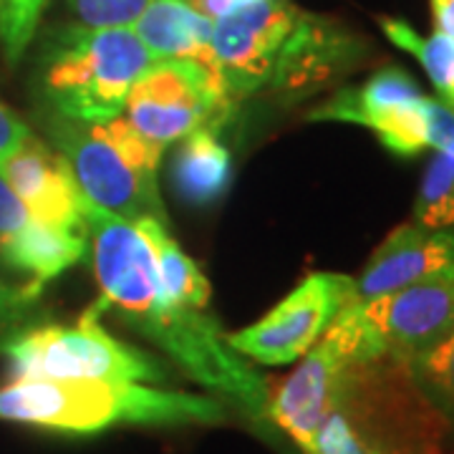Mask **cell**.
<instances>
[{
	"mask_svg": "<svg viewBox=\"0 0 454 454\" xmlns=\"http://www.w3.org/2000/svg\"><path fill=\"white\" fill-rule=\"evenodd\" d=\"M74 23L89 28H131L152 0H64Z\"/></svg>",
	"mask_w": 454,
	"mask_h": 454,
	"instance_id": "cell-22",
	"label": "cell"
},
{
	"mask_svg": "<svg viewBox=\"0 0 454 454\" xmlns=\"http://www.w3.org/2000/svg\"><path fill=\"white\" fill-rule=\"evenodd\" d=\"M424 116H427V146L454 160V109L442 104L439 98L427 97Z\"/></svg>",
	"mask_w": 454,
	"mask_h": 454,
	"instance_id": "cell-24",
	"label": "cell"
},
{
	"mask_svg": "<svg viewBox=\"0 0 454 454\" xmlns=\"http://www.w3.org/2000/svg\"><path fill=\"white\" fill-rule=\"evenodd\" d=\"M51 139L89 205L129 223L152 217L167 225L157 182L164 146L134 129L127 116L89 124L53 114Z\"/></svg>",
	"mask_w": 454,
	"mask_h": 454,
	"instance_id": "cell-5",
	"label": "cell"
},
{
	"mask_svg": "<svg viewBox=\"0 0 454 454\" xmlns=\"http://www.w3.org/2000/svg\"><path fill=\"white\" fill-rule=\"evenodd\" d=\"M152 61L131 28L68 23L43 41L38 86L56 116L98 124L124 112L131 86Z\"/></svg>",
	"mask_w": 454,
	"mask_h": 454,
	"instance_id": "cell-4",
	"label": "cell"
},
{
	"mask_svg": "<svg viewBox=\"0 0 454 454\" xmlns=\"http://www.w3.org/2000/svg\"><path fill=\"white\" fill-rule=\"evenodd\" d=\"M419 83L402 66H387L369 82L339 89L309 112L310 121H346L372 129L399 157L427 149V116Z\"/></svg>",
	"mask_w": 454,
	"mask_h": 454,
	"instance_id": "cell-10",
	"label": "cell"
},
{
	"mask_svg": "<svg viewBox=\"0 0 454 454\" xmlns=\"http://www.w3.org/2000/svg\"><path fill=\"white\" fill-rule=\"evenodd\" d=\"M97 303L74 325H31L3 354L16 379H109L162 384L164 369L154 358L112 336L101 325Z\"/></svg>",
	"mask_w": 454,
	"mask_h": 454,
	"instance_id": "cell-6",
	"label": "cell"
},
{
	"mask_svg": "<svg viewBox=\"0 0 454 454\" xmlns=\"http://www.w3.org/2000/svg\"><path fill=\"white\" fill-rule=\"evenodd\" d=\"M427 230H454V160L434 152L424 169L419 195L414 200V220Z\"/></svg>",
	"mask_w": 454,
	"mask_h": 454,
	"instance_id": "cell-21",
	"label": "cell"
},
{
	"mask_svg": "<svg viewBox=\"0 0 454 454\" xmlns=\"http://www.w3.org/2000/svg\"><path fill=\"white\" fill-rule=\"evenodd\" d=\"M339 321L354 333L364 356L389 354L409 361L454 331V278L348 303Z\"/></svg>",
	"mask_w": 454,
	"mask_h": 454,
	"instance_id": "cell-8",
	"label": "cell"
},
{
	"mask_svg": "<svg viewBox=\"0 0 454 454\" xmlns=\"http://www.w3.org/2000/svg\"><path fill=\"white\" fill-rule=\"evenodd\" d=\"M232 154L217 131L197 129L179 139L172 160V187L190 207H210L230 190Z\"/></svg>",
	"mask_w": 454,
	"mask_h": 454,
	"instance_id": "cell-17",
	"label": "cell"
},
{
	"mask_svg": "<svg viewBox=\"0 0 454 454\" xmlns=\"http://www.w3.org/2000/svg\"><path fill=\"white\" fill-rule=\"evenodd\" d=\"M361 56L364 43L354 33L303 11L278 56L268 89L286 104L303 101L348 74Z\"/></svg>",
	"mask_w": 454,
	"mask_h": 454,
	"instance_id": "cell-12",
	"label": "cell"
},
{
	"mask_svg": "<svg viewBox=\"0 0 454 454\" xmlns=\"http://www.w3.org/2000/svg\"><path fill=\"white\" fill-rule=\"evenodd\" d=\"M28 223H31V212L26 210V205L18 200L11 184L0 177V245L20 232Z\"/></svg>",
	"mask_w": 454,
	"mask_h": 454,
	"instance_id": "cell-25",
	"label": "cell"
},
{
	"mask_svg": "<svg viewBox=\"0 0 454 454\" xmlns=\"http://www.w3.org/2000/svg\"><path fill=\"white\" fill-rule=\"evenodd\" d=\"M0 177L11 184L33 220L61 230H86V197L82 195L64 157L38 137L31 134L13 154L0 162Z\"/></svg>",
	"mask_w": 454,
	"mask_h": 454,
	"instance_id": "cell-14",
	"label": "cell"
},
{
	"mask_svg": "<svg viewBox=\"0 0 454 454\" xmlns=\"http://www.w3.org/2000/svg\"><path fill=\"white\" fill-rule=\"evenodd\" d=\"M450 424L424 396L406 361L348 356L333 373L303 454H444Z\"/></svg>",
	"mask_w": 454,
	"mask_h": 454,
	"instance_id": "cell-2",
	"label": "cell"
},
{
	"mask_svg": "<svg viewBox=\"0 0 454 454\" xmlns=\"http://www.w3.org/2000/svg\"><path fill=\"white\" fill-rule=\"evenodd\" d=\"M301 13L303 8L293 0H255L215 20L212 51L227 91L238 104L268 89L278 56Z\"/></svg>",
	"mask_w": 454,
	"mask_h": 454,
	"instance_id": "cell-11",
	"label": "cell"
},
{
	"mask_svg": "<svg viewBox=\"0 0 454 454\" xmlns=\"http://www.w3.org/2000/svg\"><path fill=\"white\" fill-rule=\"evenodd\" d=\"M354 301V278L310 273L260 321L227 333V343L243 358L262 366H286L303 358L328 325Z\"/></svg>",
	"mask_w": 454,
	"mask_h": 454,
	"instance_id": "cell-9",
	"label": "cell"
},
{
	"mask_svg": "<svg viewBox=\"0 0 454 454\" xmlns=\"http://www.w3.org/2000/svg\"><path fill=\"white\" fill-rule=\"evenodd\" d=\"M86 230H61L31 217V223L20 232L0 245V262L28 276L33 286L43 291L49 280L79 265L86 258Z\"/></svg>",
	"mask_w": 454,
	"mask_h": 454,
	"instance_id": "cell-16",
	"label": "cell"
},
{
	"mask_svg": "<svg viewBox=\"0 0 454 454\" xmlns=\"http://www.w3.org/2000/svg\"><path fill=\"white\" fill-rule=\"evenodd\" d=\"M127 119L157 145H172L197 129L217 131L238 109L225 79L190 61H152L127 97Z\"/></svg>",
	"mask_w": 454,
	"mask_h": 454,
	"instance_id": "cell-7",
	"label": "cell"
},
{
	"mask_svg": "<svg viewBox=\"0 0 454 454\" xmlns=\"http://www.w3.org/2000/svg\"><path fill=\"white\" fill-rule=\"evenodd\" d=\"M0 419L64 434H97L121 424H223L227 411L212 396L142 381L13 379L0 387Z\"/></svg>",
	"mask_w": 454,
	"mask_h": 454,
	"instance_id": "cell-3",
	"label": "cell"
},
{
	"mask_svg": "<svg viewBox=\"0 0 454 454\" xmlns=\"http://www.w3.org/2000/svg\"><path fill=\"white\" fill-rule=\"evenodd\" d=\"M212 26L210 18L197 13L187 0H152L145 13L134 20L131 31L154 61H190L220 74L212 51Z\"/></svg>",
	"mask_w": 454,
	"mask_h": 454,
	"instance_id": "cell-15",
	"label": "cell"
},
{
	"mask_svg": "<svg viewBox=\"0 0 454 454\" xmlns=\"http://www.w3.org/2000/svg\"><path fill=\"white\" fill-rule=\"evenodd\" d=\"M38 295H41V288H35L33 283L16 286L0 276V351L16 339L18 333L31 328Z\"/></svg>",
	"mask_w": 454,
	"mask_h": 454,
	"instance_id": "cell-23",
	"label": "cell"
},
{
	"mask_svg": "<svg viewBox=\"0 0 454 454\" xmlns=\"http://www.w3.org/2000/svg\"><path fill=\"white\" fill-rule=\"evenodd\" d=\"M197 13H202L205 18H210L212 23L225 18L227 13L243 8V0H187Z\"/></svg>",
	"mask_w": 454,
	"mask_h": 454,
	"instance_id": "cell-27",
	"label": "cell"
},
{
	"mask_svg": "<svg viewBox=\"0 0 454 454\" xmlns=\"http://www.w3.org/2000/svg\"><path fill=\"white\" fill-rule=\"evenodd\" d=\"M442 278H454V230H427L417 223H404L391 230L361 276L354 278L351 303Z\"/></svg>",
	"mask_w": 454,
	"mask_h": 454,
	"instance_id": "cell-13",
	"label": "cell"
},
{
	"mask_svg": "<svg viewBox=\"0 0 454 454\" xmlns=\"http://www.w3.org/2000/svg\"><path fill=\"white\" fill-rule=\"evenodd\" d=\"M406 366L454 434V331L419 356L409 358Z\"/></svg>",
	"mask_w": 454,
	"mask_h": 454,
	"instance_id": "cell-20",
	"label": "cell"
},
{
	"mask_svg": "<svg viewBox=\"0 0 454 454\" xmlns=\"http://www.w3.org/2000/svg\"><path fill=\"white\" fill-rule=\"evenodd\" d=\"M379 26L394 46L411 53L422 64L439 101L454 109V38L439 31L422 35L402 18L381 16Z\"/></svg>",
	"mask_w": 454,
	"mask_h": 454,
	"instance_id": "cell-19",
	"label": "cell"
},
{
	"mask_svg": "<svg viewBox=\"0 0 454 454\" xmlns=\"http://www.w3.org/2000/svg\"><path fill=\"white\" fill-rule=\"evenodd\" d=\"M137 232L145 238V243L152 250V258L160 273V283H162L164 293L187 309L207 310L212 298L210 280L205 273L197 268V262L182 247L177 240L167 232V227L160 220H137L134 223Z\"/></svg>",
	"mask_w": 454,
	"mask_h": 454,
	"instance_id": "cell-18",
	"label": "cell"
},
{
	"mask_svg": "<svg viewBox=\"0 0 454 454\" xmlns=\"http://www.w3.org/2000/svg\"><path fill=\"white\" fill-rule=\"evenodd\" d=\"M83 225L101 293L98 309L116 310L190 379L227 399L255 427H273L268 417L270 384L227 343V333L210 313L179 306L164 293L152 250L134 223L86 202Z\"/></svg>",
	"mask_w": 454,
	"mask_h": 454,
	"instance_id": "cell-1",
	"label": "cell"
},
{
	"mask_svg": "<svg viewBox=\"0 0 454 454\" xmlns=\"http://www.w3.org/2000/svg\"><path fill=\"white\" fill-rule=\"evenodd\" d=\"M429 5L437 31L454 38V0H429Z\"/></svg>",
	"mask_w": 454,
	"mask_h": 454,
	"instance_id": "cell-28",
	"label": "cell"
},
{
	"mask_svg": "<svg viewBox=\"0 0 454 454\" xmlns=\"http://www.w3.org/2000/svg\"><path fill=\"white\" fill-rule=\"evenodd\" d=\"M28 137H31L28 124H26L8 104L0 101V162H3L8 154H13L18 146L23 145Z\"/></svg>",
	"mask_w": 454,
	"mask_h": 454,
	"instance_id": "cell-26",
	"label": "cell"
}]
</instances>
